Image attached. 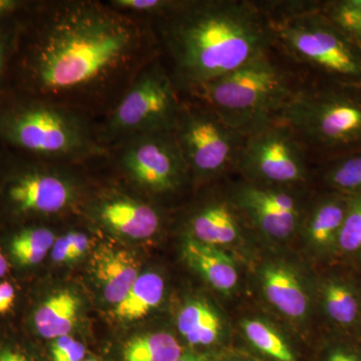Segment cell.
I'll use <instances>...</instances> for the list:
<instances>
[{"label":"cell","instance_id":"obj_1","mask_svg":"<svg viewBox=\"0 0 361 361\" xmlns=\"http://www.w3.org/2000/svg\"><path fill=\"white\" fill-rule=\"evenodd\" d=\"M151 21L96 0H32L18 20L8 92L101 122L160 58Z\"/></svg>","mask_w":361,"mask_h":361},{"label":"cell","instance_id":"obj_2","mask_svg":"<svg viewBox=\"0 0 361 361\" xmlns=\"http://www.w3.org/2000/svg\"><path fill=\"white\" fill-rule=\"evenodd\" d=\"M180 94L276 49L266 4L246 0H180L149 20Z\"/></svg>","mask_w":361,"mask_h":361},{"label":"cell","instance_id":"obj_3","mask_svg":"<svg viewBox=\"0 0 361 361\" xmlns=\"http://www.w3.org/2000/svg\"><path fill=\"white\" fill-rule=\"evenodd\" d=\"M99 121L66 106L7 92L0 99V147L52 163L109 158Z\"/></svg>","mask_w":361,"mask_h":361},{"label":"cell","instance_id":"obj_4","mask_svg":"<svg viewBox=\"0 0 361 361\" xmlns=\"http://www.w3.org/2000/svg\"><path fill=\"white\" fill-rule=\"evenodd\" d=\"M301 85L271 51L202 85L187 99L212 109L228 126L248 137L277 123Z\"/></svg>","mask_w":361,"mask_h":361},{"label":"cell","instance_id":"obj_5","mask_svg":"<svg viewBox=\"0 0 361 361\" xmlns=\"http://www.w3.org/2000/svg\"><path fill=\"white\" fill-rule=\"evenodd\" d=\"M71 166L0 147V227L39 222L75 208L82 188Z\"/></svg>","mask_w":361,"mask_h":361},{"label":"cell","instance_id":"obj_6","mask_svg":"<svg viewBox=\"0 0 361 361\" xmlns=\"http://www.w3.org/2000/svg\"><path fill=\"white\" fill-rule=\"evenodd\" d=\"M275 47L304 66L341 77L361 75V56L312 2H265Z\"/></svg>","mask_w":361,"mask_h":361},{"label":"cell","instance_id":"obj_7","mask_svg":"<svg viewBox=\"0 0 361 361\" xmlns=\"http://www.w3.org/2000/svg\"><path fill=\"white\" fill-rule=\"evenodd\" d=\"M278 122L290 128L308 155L361 146V99L344 92L302 85Z\"/></svg>","mask_w":361,"mask_h":361},{"label":"cell","instance_id":"obj_8","mask_svg":"<svg viewBox=\"0 0 361 361\" xmlns=\"http://www.w3.org/2000/svg\"><path fill=\"white\" fill-rule=\"evenodd\" d=\"M182 99L161 56L145 66L99 123L106 148L134 135L174 130Z\"/></svg>","mask_w":361,"mask_h":361},{"label":"cell","instance_id":"obj_9","mask_svg":"<svg viewBox=\"0 0 361 361\" xmlns=\"http://www.w3.org/2000/svg\"><path fill=\"white\" fill-rule=\"evenodd\" d=\"M174 134L190 175L200 180L237 168L246 139L212 109L191 99H182Z\"/></svg>","mask_w":361,"mask_h":361},{"label":"cell","instance_id":"obj_10","mask_svg":"<svg viewBox=\"0 0 361 361\" xmlns=\"http://www.w3.org/2000/svg\"><path fill=\"white\" fill-rule=\"evenodd\" d=\"M123 174L135 187L152 195L172 193L190 171L174 130H156L130 137L109 149Z\"/></svg>","mask_w":361,"mask_h":361},{"label":"cell","instance_id":"obj_11","mask_svg":"<svg viewBox=\"0 0 361 361\" xmlns=\"http://www.w3.org/2000/svg\"><path fill=\"white\" fill-rule=\"evenodd\" d=\"M307 158L290 128L277 122L246 137L237 168L249 183L282 188L306 180Z\"/></svg>","mask_w":361,"mask_h":361},{"label":"cell","instance_id":"obj_12","mask_svg":"<svg viewBox=\"0 0 361 361\" xmlns=\"http://www.w3.org/2000/svg\"><path fill=\"white\" fill-rule=\"evenodd\" d=\"M234 199L235 205L271 238H288L300 222L298 202L284 190L249 183L237 190Z\"/></svg>","mask_w":361,"mask_h":361},{"label":"cell","instance_id":"obj_13","mask_svg":"<svg viewBox=\"0 0 361 361\" xmlns=\"http://www.w3.org/2000/svg\"><path fill=\"white\" fill-rule=\"evenodd\" d=\"M90 213L109 231L135 241L155 236L161 226L155 206L120 192L102 194L90 205Z\"/></svg>","mask_w":361,"mask_h":361},{"label":"cell","instance_id":"obj_14","mask_svg":"<svg viewBox=\"0 0 361 361\" xmlns=\"http://www.w3.org/2000/svg\"><path fill=\"white\" fill-rule=\"evenodd\" d=\"M82 300L75 292L61 289L35 298L25 315V329L39 338L54 341L70 336L77 324Z\"/></svg>","mask_w":361,"mask_h":361},{"label":"cell","instance_id":"obj_15","mask_svg":"<svg viewBox=\"0 0 361 361\" xmlns=\"http://www.w3.org/2000/svg\"><path fill=\"white\" fill-rule=\"evenodd\" d=\"M56 239L54 230L39 222L0 227V246L8 259L11 271L20 273L42 264L51 253Z\"/></svg>","mask_w":361,"mask_h":361},{"label":"cell","instance_id":"obj_16","mask_svg":"<svg viewBox=\"0 0 361 361\" xmlns=\"http://www.w3.org/2000/svg\"><path fill=\"white\" fill-rule=\"evenodd\" d=\"M350 276L330 274L322 284V307L330 323L361 338V284Z\"/></svg>","mask_w":361,"mask_h":361},{"label":"cell","instance_id":"obj_17","mask_svg":"<svg viewBox=\"0 0 361 361\" xmlns=\"http://www.w3.org/2000/svg\"><path fill=\"white\" fill-rule=\"evenodd\" d=\"M94 276L106 302L118 305L140 276L137 259L125 249L104 246L92 261Z\"/></svg>","mask_w":361,"mask_h":361},{"label":"cell","instance_id":"obj_18","mask_svg":"<svg viewBox=\"0 0 361 361\" xmlns=\"http://www.w3.org/2000/svg\"><path fill=\"white\" fill-rule=\"evenodd\" d=\"M191 238L207 245H227L236 241L239 225L230 204L217 201L197 209L189 219Z\"/></svg>","mask_w":361,"mask_h":361},{"label":"cell","instance_id":"obj_19","mask_svg":"<svg viewBox=\"0 0 361 361\" xmlns=\"http://www.w3.org/2000/svg\"><path fill=\"white\" fill-rule=\"evenodd\" d=\"M188 264L200 273L209 284L222 292L232 290L238 274L232 259L217 247L207 245L189 237L183 247Z\"/></svg>","mask_w":361,"mask_h":361},{"label":"cell","instance_id":"obj_20","mask_svg":"<svg viewBox=\"0 0 361 361\" xmlns=\"http://www.w3.org/2000/svg\"><path fill=\"white\" fill-rule=\"evenodd\" d=\"M348 197L336 193L320 201L307 222V235L318 250L337 256V240L345 219Z\"/></svg>","mask_w":361,"mask_h":361},{"label":"cell","instance_id":"obj_21","mask_svg":"<svg viewBox=\"0 0 361 361\" xmlns=\"http://www.w3.org/2000/svg\"><path fill=\"white\" fill-rule=\"evenodd\" d=\"M262 286L268 301L280 312L300 318L308 310V298L295 275L281 266H270L263 271Z\"/></svg>","mask_w":361,"mask_h":361},{"label":"cell","instance_id":"obj_22","mask_svg":"<svg viewBox=\"0 0 361 361\" xmlns=\"http://www.w3.org/2000/svg\"><path fill=\"white\" fill-rule=\"evenodd\" d=\"M165 292L163 278L156 272L141 273L125 298L115 306V315L123 322L142 319L160 305Z\"/></svg>","mask_w":361,"mask_h":361},{"label":"cell","instance_id":"obj_23","mask_svg":"<svg viewBox=\"0 0 361 361\" xmlns=\"http://www.w3.org/2000/svg\"><path fill=\"white\" fill-rule=\"evenodd\" d=\"M178 329L191 345H211L219 338L221 322L206 303L192 301L180 311Z\"/></svg>","mask_w":361,"mask_h":361},{"label":"cell","instance_id":"obj_24","mask_svg":"<svg viewBox=\"0 0 361 361\" xmlns=\"http://www.w3.org/2000/svg\"><path fill=\"white\" fill-rule=\"evenodd\" d=\"M180 356L179 342L164 331L135 336L123 349V361H177Z\"/></svg>","mask_w":361,"mask_h":361},{"label":"cell","instance_id":"obj_25","mask_svg":"<svg viewBox=\"0 0 361 361\" xmlns=\"http://www.w3.org/2000/svg\"><path fill=\"white\" fill-rule=\"evenodd\" d=\"M324 178L336 193L348 197L361 195V153L334 161L325 171Z\"/></svg>","mask_w":361,"mask_h":361},{"label":"cell","instance_id":"obj_26","mask_svg":"<svg viewBox=\"0 0 361 361\" xmlns=\"http://www.w3.org/2000/svg\"><path fill=\"white\" fill-rule=\"evenodd\" d=\"M337 256L361 264V195L348 197L345 219L337 240Z\"/></svg>","mask_w":361,"mask_h":361},{"label":"cell","instance_id":"obj_27","mask_svg":"<svg viewBox=\"0 0 361 361\" xmlns=\"http://www.w3.org/2000/svg\"><path fill=\"white\" fill-rule=\"evenodd\" d=\"M243 329L249 341L261 353L277 361H296L286 342L265 323L246 320Z\"/></svg>","mask_w":361,"mask_h":361},{"label":"cell","instance_id":"obj_28","mask_svg":"<svg viewBox=\"0 0 361 361\" xmlns=\"http://www.w3.org/2000/svg\"><path fill=\"white\" fill-rule=\"evenodd\" d=\"M324 14L345 37L361 39V0H343L329 4Z\"/></svg>","mask_w":361,"mask_h":361},{"label":"cell","instance_id":"obj_29","mask_svg":"<svg viewBox=\"0 0 361 361\" xmlns=\"http://www.w3.org/2000/svg\"><path fill=\"white\" fill-rule=\"evenodd\" d=\"M90 245L89 235L78 230H71L56 237L49 256L52 262L66 264L82 258L89 250Z\"/></svg>","mask_w":361,"mask_h":361},{"label":"cell","instance_id":"obj_30","mask_svg":"<svg viewBox=\"0 0 361 361\" xmlns=\"http://www.w3.org/2000/svg\"><path fill=\"white\" fill-rule=\"evenodd\" d=\"M180 0H109L114 8L130 16L154 20L172 11Z\"/></svg>","mask_w":361,"mask_h":361},{"label":"cell","instance_id":"obj_31","mask_svg":"<svg viewBox=\"0 0 361 361\" xmlns=\"http://www.w3.org/2000/svg\"><path fill=\"white\" fill-rule=\"evenodd\" d=\"M18 21L0 25V99L8 92L9 68L13 58Z\"/></svg>","mask_w":361,"mask_h":361},{"label":"cell","instance_id":"obj_32","mask_svg":"<svg viewBox=\"0 0 361 361\" xmlns=\"http://www.w3.org/2000/svg\"><path fill=\"white\" fill-rule=\"evenodd\" d=\"M0 361H37L25 339L13 330H0Z\"/></svg>","mask_w":361,"mask_h":361},{"label":"cell","instance_id":"obj_33","mask_svg":"<svg viewBox=\"0 0 361 361\" xmlns=\"http://www.w3.org/2000/svg\"><path fill=\"white\" fill-rule=\"evenodd\" d=\"M85 353L84 344L71 336L59 337L49 344L51 361H84Z\"/></svg>","mask_w":361,"mask_h":361},{"label":"cell","instance_id":"obj_34","mask_svg":"<svg viewBox=\"0 0 361 361\" xmlns=\"http://www.w3.org/2000/svg\"><path fill=\"white\" fill-rule=\"evenodd\" d=\"M20 285L11 276L0 280V320L14 314L20 303Z\"/></svg>","mask_w":361,"mask_h":361},{"label":"cell","instance_id":"obj_35","mask_svg":"<svg viewBox=\"0 0 361 361\" xmlns=\"http://www.w3.org/2000/svg\"><path fill=\"white\" fill-rule=\"evenodd\" d=\"M322 361H361V341L346 338L336 341L327 348Z\"/></svg>","mask_w":361,"mask_h":361},{"label":"cell","instance_id":"obj_36","mask_svg":"<svg viewBox=\"0 0 361 361\" xmlns=\"http://www.w3.org/2000/svg\"><path fill=\"white\" fill-rule=\"evenodd\" d=\"M32 0H0V25L20 20Z\"/></svg>","mask_w":361,"mask_h":361},{"label":"cell","instance_id":"obj_37","mask_svg":"<svg viewBox=\"0 0 361 361\" xmlns=\"http://www.w3.org/2000/svg\"><path fill=\"white\" fill-rule=\"evenodd\" d=\"M11 267L9 264L8 259H7L6 254L2 250L0 246V280L11 276Z\"/></svg>","mask_w":361,"mask_h":361},{"label":"cell","instance_id":"obj_38","mask_svg":"<svg viewBox=\"0 0 361 361\" xmlns=\"http://www.w3.org/2000/svg\"><path fill=\"white\" fill-rule=\"evenodd\" d=\"M84 361H97V360H92V358H89V360H85Z\"/></svg>","mask_w":361,"mask_h":361}]
</instances>
